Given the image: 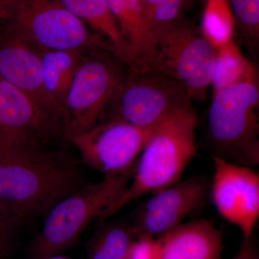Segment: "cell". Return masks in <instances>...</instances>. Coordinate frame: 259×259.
<instances>
[{
  "label": "cell",
  "mask_w": 259,
  "mask_h": 259,
  "mask_svg": "<svg viewBox=\"0 0 259 259\" xmlns=\"http://www.w3.org/2000/svg\"><path fill=\"white\" fill-rule=\"evenodd\" d=\"M14 226L0 211V259H5L10 248V234Z\"/></svg>",
  "instance_id": "cb8c5ba5"
},
{
  "label": "cell",
  "mask_w": 259,
  "mask_h": 259,
  "mask_svg": "<svg viewBox=\"0 0 259 259\" xmlns=\"http://www.w3.org/2000/svg\"><path fill=\"white\" fill-rule=\"evenodd\" d=\"M138 238L131 222L115 221L104 223L88 243L89 259H124Z\"/></svg>",
  "instance_id": "d6986e66"
},
{
  "label": "cell",
  "mask_w": 259,
  "mask_h": 259,
  "mask_svg": "<svg viewBox=\"0 0 259 259\" xmlns=\"http://www.w3.org/2000/svg\"><path fill=\"white\" fill-rule=\"evenodd\" d=\"M198 116L193 105L175 112L153 127L140 154L127 189L102 221L127 204L182 180L197 154L196 131Z\"/></svg>",
  "instance_id": "7a4b0ae2"
},
{
  "label": "cell",
  "mask_w": 259,
  "mask_h": 259,
  "mask_svg": "<svg viewBox=\"0 0 259 259\" xmlns=\"http://www.w3.org/2000/svg\"><path fill=\"white\" fill-rule=\"evenodd\" d=\"M134 174L105 176L97 183L81 186L54 204L32 245L35 258L59 254L74 244L95 219L123 194Z\"/></svg>",
  "instance_id": "5b68a950"
},
{
  "label": "cell",
  "mask_w": 259,
  "mask_h": 259,
  "mask_svg": "<svg viewBox=\"0 0 259 259\" xmlns=\"http://www.w3.org/2000/svg\"><path fill=\"white\" fill-rule=\"evenodd\" d=\"M125 68L112 53L85 54L63 105L64 133L67 139L88 131L100 121Z\"/></svg>",
  "instance_id": "ba28073f"
},
{
  "label": "cell",
  "mask_w": 259,
  "mask_h": 259,
  "mask_svg": "<svg viewBox=\"0 0 259 259\" xmlns=\"http://www.w3.org/2000/svg\"><path fill=\"white\" fill-rule=\"evenodd\" d=\"M5 20L41 49L115 55L110 44L71 13L60 0H12Z\"/></svg>",
  "instance_id": "8992f818"
},
{
  "label": "cell",
  "mask_w": 259,
  "mask_h": 259,
  "mask_svg": "<svg viewBox=\"0 0 259 259\" xmlns=\"http://www.w3.org/2000/svg\"><path fill=\"white\" fill-rule=\"evenodd\" d=\"M243 83H258V72L233 40L215 50L210 85L212 95Z\"/></svg>",
  "instance_id": "ac0fdd59"
},
{
  "label": "cell",
  "mask_w": 259,
  "mask_h": 259,
  "mask_svg": "<svg viewBox=\"0 0 259 259\" xmlns=\"http://www.w3.org/2000/svg\"><path fill=\"white\" fill-rule=\"evenodd\" d=\"M192 103L182 83L144 61L126 66L123 77L105 110L108 109L107 118L151 128Z\"/></svg>",
  "instance_id": "3957f363"
},
{
  "label": "cell",
  "mask_w": 259,
  "mask_h": 259,
  "mask_svg": "<svg viewBox=\"0 0 259 259\" xmlns=\"http://www.w3.org/2000/svg\"><path fill=\"white\" fill-rule=\"evenodd\" d=\"M151 128L106 118L68 139L77 148L83 163L105 176L134 174Z\"/></svg>",
  "instance_id": "9c48e42d"
},
{
  "label": "cell",
  "mask_w": 259,
  "mask_h": 259,
  "mask_svg": "<svg viewBox=\"0 0 259 259\" xmlns=\"http://www.w3.org/2000/svg\"><path fill=\"white\" fill-rule=\"evenodd\" d=\"M223 239L211 220L185 222L156 238L158 259H221Z\"/></svg>",
  "instance_id": "5bb4252c"
},
{
  "label": "cell",
  "mask_w": 259,
  "mask_h": 259,
  "mask_svg": "<svg viewBox=\"0 0 259 259\" xmlns=\"http://www.w3.org/2000/svg\"><path fill=\"white\" fill-rule=\"evenodd\" d=\"M147 61L182 83L192 100H204L211 85L215 49L200 30L183 20L152 29Z\"/></svg>",
  "instance_id": "52a82bcc"
},
{
  "label": "cell",
  "mask_w": 259,
  "mask_h": 259,
  "mask_svg": "<svg viewBox=\"0 0 259 259\" xmlns=\"http://www.w3.org/2000/svg\"><path fill=\"white\" fill-rule=\"evenodd\" d=\"M151 30L182 20L192 0H141Z\"/></svg>",
  "instance_id": "44dd1931"
},
{
  "label": "cell",
  "mask_w": 259,
  "mask_h": 259,
  "mask_svg": "<svg viewBox=\"0 0 259 259\" xmlns=\"http://www.w3.org/2000/svg\"><path fill=\"white\" fill-rule=\"evenodd\" d=\"M35 259H71L69 258H67V257L61 256V255L56 254V255H48V256L41 257V258H37Z\"/></svg>",
  "instance_id": "83f0119b"
},
{
  "label": "cell",
  "mask_w": 259,
  "mask_h": 259,
  "mask_svg": "<svg viewBox=\"0 0 259 259\" xmlns=\"http://www.w3.org/2000/svg\"><path fill=\"white\" fill-rule=\"evenodd\" d=\"M209 192L210 181L196 176L153 193L134 211L131 223L138 237L156 238L185 223L205 207Z\"/></svg>",
  "instance_id": "30bf717a"
},
{
  "label": "cell",
  "mask_w": 259,
  "mask_h": 259,
  "mask_svg": "<svg viewBox=\"0 0 259 259\" xmlns=\"http://www.w3.org/2000/svg\"><path fill=\"white\" fill-rule=\"evenodd\" d=\"M97 35L110 44L115 55L125 66L129 64L128 51L122 33L106 0H60Z\"/></svg>",
  "instance_id": "2e32d148"
},
{
  "label": "cell",
  "mask_w": 259,
  "mask_h": 259,
  "mask_svg": "<svg viewBox=\"0 0 259 259\" xmlns=\"http://www.w3.org/2000/svg\"><path fill=\"white\" fill-rule=\"evenodd\" d=\"M8 153L10 152L8 151V149H7L3 137H2L1 134H0V156H3V155Z\"/></svg>",
  "instance_id": "4316f807"
},
{
  "label": "cell",
  "mask_w": 259,
  "mask_h": 259,
  "mask_svg": "<svg viewBox=\"0 0 259 259\" xmlns=\"http://www.w3.org/2000/svg\"><path fill=\"white\" fill-rule=\"evenodd\" d=\"M40 53L46 90L51 98L63 109L75 74L86 54L78 51L53 50L41 48Z\"/></svg>",
  "instance_id": "e0dca14e"
},
{
  "label": "cell",
  "mask_w": 259,
  "mask_h": 259,
  "mask_svg": "<svg viewBox=\"0 0 259 259\" xmlns=\"http://www.w3.org/2000/svg\"><path fill=\"white\" fill-rule=\"evenodd\" d=\"M232 259H259L258 248L253 236L243 239L239 250Z\"/></svg>",
  "instance_id": "d4e9b609"
},
{
  "label": "cell",
  "mask_w": 259,
  "mask_h": 259,
  "mask_svg": "<svg viewBox=\"0 0 259 259\" xmlns=\"http://www.w3.org/2000/svg\"><path fill=\"white\" fill-rule=\"evenodd\" d=\"M124 259H158L156 238L139 236L136 238Z\"/></svg>",
  "instance_id": "603a6c76"
},
{
  "label": "cell",
  "mask_w": 259,
  "mask_h": 259,
  "mask_svg": "<svg viewBox=\"0 0 259 259\" xmlns=\"http://www.w3.org/2000/svg\"><path fill=\"white\" fill-rule=\"evenodd\" d=\"M106 1L125 40L128 65L148 61L152 48L153 34L141 0Z\"/></svg>",
  "instance_id": "9a60e30c"
},
{
  "label": "cell",
  "mask_w": 259,
  "mask_h": 259,
  "mask_svg": "<svg viewBox=\"0 0 259 259\" xmlns=\"http://www.w3.org/2000/svg\"><path fill=\"white\" fill-rule=\"evenodd\" d=\"M0 76L26 94L64 128V110L44 85L40 47L17 32L6 20L0 22Z\"/></svg>",
  "instance_id": "7c38bea8"
},
{
  "label": "cell",
  "mask_w": 259,
  "mask_h": 259,
  "mask_svg": "<svg viewBox=\"0 0 259 259\" xmlns=\"http://www.w3.org/2000/svg\"><path fill=\"white\" fill-rule=\"evenodd\" d=\"M236 24L246 44L255 48L259 40V0H229Z\"/></svg>",
  "instance_id": "7402d4cb"
},
{
  "label": "cell",
  "mask_w": 259,
  "mask_h": 259,
  "mask_svg": "<svg viewBox=\"0 0 259 259\" xmlns=\"http://www.w3.org/2000/svg\"><path fill=\"white\" fill-rule=\"evenodd\" d=\"M81 186L76 162L60 153L27 149L0 156V211L14 228L47 214Z\"/></svg>",
  "instance_id": "6da1fadb"
},
{
  "label": "cell",
  "mask_w": 259,
  "mask_h": 259,
  "mask_svg": "<svg viewBox=\"0 0 259 259\" xmlns=\"http://www.w3.org/2000/svg\"><path fill=\"white\" fill-rule=\"evenodd\" d=\"M213 162L209 197L218 214L236 226L243 239L250 238L259 218L258 174L215 156Z\"/></svg>",
  "instance_id": "8fae6325"
},
{
  "label": "cell",
  "mask_w": 259,
  "mask_h": 259,
  "mask_svg": "<svg viewBox=\"0 0 259 259\" xmlns=\"http://www.w3.org/2000/svg\"><path fill=\"white\" fill-rule=\"evenodd\" d=\"M236 25L229 0H205L199 30L215 50L234 40Z\"/></svg>",
  "instance_id": "ffe728a7"
},
{
  "label": "cell",
  "mask_w": 259,
  "mask_h": 259,
  "mask_svg": "<svg viewBox=\"0 0 259 259\" xmlns=\"http://www.w3.org/2000/svg\"><path fill=\"white\" fill-rule=\"evenodd\" d=\"M12 0H0V22L6 20Z\"/></svg>",
  "instance_id": "484cf974"
},
{
  "label": "cell",
  "mask_w": 259,
  "mask_h": 259,
  "mask_svg": "<svg viewBox=\"0 0 259 259\" xmlns=\"http://www.w3.org/2000/svg\"><path fill=\"white\" fill-rule=\"evenodd\" d=\"M61 125L26 94L0 76V134L9 152L42 149L41 144Z\"/></svg>",
  "instance_id": "4fadbf2b"
},
{
  "label": "cell",
  "mask_w": 259,
  "mask_h": 259,
  "mask_svg": "<svg viewBox=\"0 0 259 259\" xmlns=\"http://www.w3.org/2000/svg\"><path fill=\"white\" fill-rule=\"evenodd\" d=\"M258 83H238L213 94L207 118L213 156L241 166L258 164Z\"/></svg>",
  "instance_id": "277c9868"
}]
</instances>
